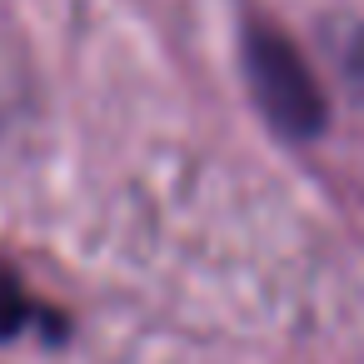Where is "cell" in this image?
Wrapping results in <instances>:
<instances>
[{
  "label": "cell",
  "mask_w": 364,
  "mask_h": 364,
  "mask_svg": "<svg viewBox=\"0 0 364 364\" xmlns=\"http://www.w3.org/2000/svg\"><path fill=\"white\" fill-rule=\"evenodd\" d=\"M339 70H344V85L354 90V100L364 105V31L349 36V46H344V55H339Z\"/></svg>",
  "instance_id": "cell-3"
},
{
  "label": "cell",
  "mask_w": 364,
  "mask_h": 364,
  "mask_svg": "<svg viewBox=\"0 0 364 364\" xmlns=\"http://www.w3.org/2000/svg\"><path fill=\"white\" fill-rule=\"evenodd\" d=\"M245 80L259 105V115L284 135V140H314L329 125V100L299 55L289 36L274 26H250L245 31Z\"/></svg>",
  "instance_id": "cell-1"
},
{
  "label": "cell",
  "mask_w": 364,
  "mask_h": 364,
  "mask_svg": "<svg viewBox=\"0 0 364 364\" xmlns=\"http://www.w3.org/2000/svg\"><path fill=\"white\" fill-rule=\"evenodd\" d=\"M31 314H36V304H31L21 274H16L11 264H0V339H16Z\"/></svg>",
  "instance_id": "cell-2"
}]
</instances>
